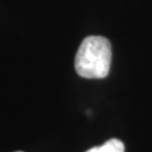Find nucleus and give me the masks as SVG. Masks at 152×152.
<instances>
[{"instance_id":"nucleus-3","label":"nucleus","mask_w":152,"mask_h":152,"mask_svg":"<svg viewBox=\"0 0 152 152\" xmlns=\"http://www.w3.org/2000/svg\"><path fill=\"white\" fill-rule=\"evenodd\" d=\"M16 152H22V151H16Z\"/></svg>"},{"instance_id":"nucleus-2","label":"nucleus","mask_w":152,"mask_h":152,"mask_svg":"<svg viewBox=\"0 0 152 152\" xmlns=\"http://www.w3.org/2000/svg\"><path fill=\"white\" fill-rule=\"evenodd\" d=\"M86 152H124V143L117 139H110L100 147H95Z\"/></svg>"},{"instance_id":"nucleus-1","label":"nucleus","mask_w":152,"mask_h":152,"mask_svg":"<svg viewBox=\"0 0 152 152\" xmlns=\"http://www.w3.org/2000/svg\"><path fill=\"white\" fill-rule=\"evenodd\" d=\"M112 62V45L106 37L88 36L77 51L75 68L77 73L87 79L107 77Z\"/></svg>"}]
</instances>
